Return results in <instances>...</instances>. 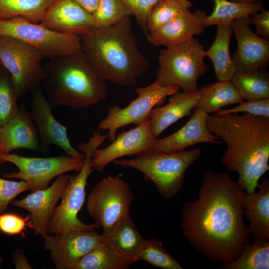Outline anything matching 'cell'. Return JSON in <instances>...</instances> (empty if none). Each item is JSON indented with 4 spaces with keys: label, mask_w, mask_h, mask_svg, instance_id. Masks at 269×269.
Wrapping results in <instances>:
<instances>
[{
    "label": "cell",
    "mask_w": 269,
    "mask_h": 269,
    "mask_svg": "<svg viewBox=\"0 0 269 269\" xmlns=\"http://www.w3.org/2000/svg\"><path fill=\"white\" fill-rule=\"evenodd\" d=\"M244 190L226 171H206L198 197L181 209L180 227L192 248L206 258L231 263L251 237L243 219Z\"/></svg>",
    "instance_id": "obj_1"
},
{
    "label": "cell",
    "mask_w": 269,
    "mask_h": 269,
    "mask_svg": "<svg viewBox=\"0 0 269 269\" xmlns=\"http://www.w3.org/2000/svg\"><path fill=\"white\" fill-rule=\"evenodd\" d=\"M206 125L227 144L222 164L238 173L237 182L246 192H256L260 178L269 169V118L247 113L210 114Z\"/></svg>",
    "instance_id": "obj_2"
},
{
    "label": "cell",
    "mask_w": 269,
    "mask_h": 269,
    "mask_svg": "<svg viewBox=\"0 0 269 269\" xmlns=\"http://www.w3.org/2000/svg\"><path fill=\"white\" fill-rule=\"evenodd\" d=\"M80 37L86 58L105 81L135 86L149 68L137 46L130 16L108 27H93Z\"/></svg>",
    "instance_id": "obj_3"
},
{
    "label": "cell",
    "mask_w": 269,
    "mask_h": 269,
    "mask_svg": "<svg viewBox=\"0 0 269 269\" xmlns=\"http://www.w3.org/2000/svg\"><path fill=\"white\" fill-rule=\"evenodd\" d=\"M40 87L52 108H88L106 99V82L88 62L81 49L51 58L43 66Z\"/></svg>",
    "instance_id": "obj_4"
},
{
    "label": "cell",
    "mask_w": 269,
    "mask_h": 269,
    "mask_svg": "<svg viewBox=\"0 0 269 269\" xmlns=\"http://www.w3.org/2000/svg\"><path fill=\"white\" fill-rule=\"evenodd\" d=\"M201 154V150L198 148L174 152H145L134 158L117 159L113 162L140 171L152 182L161 196L170 199L182 188L186 171Z\"/></svg>",
    "instance_id": "obj_5"
},
{
    "label": "cell",
    "mask_w": 269,
    "mask_h": 269,
    "mask_svg": "<svg viewBox=\"0 0 269 269\" xmlns=\"http://www.w3.org/2000/svg\"><path fill=\"white\" fill-rule=\"evenodd\" d=\"M108 138L107 134L94 132L87 142L78 146L85 158L81 170L70 176L60 199L48 223L47 234H56L72 231L95 230L99 227L95 223L87 224L77 217L85 199V188L92 167V157L94 151Z\"/></svg>",
    "instance_id": "obj_6"
},
{
    "label": "cell",
    "mask_w": 269,
    "mask_h": 269,
    "mask_svg": "<svg viewBox=\"0 0 269 269\" xmlns=\"http://www.w3.org/2000/svg\"><path fill=\"white\" fill-rule=\"evenodd\" d=\"M204 46L193 38L159 51L156 80L164 87H176L183 92L198 89V79L207 71Z\"/></svg>",
    "instance_id": "obj_7"
},
{
    "label": "cell",
    "mask_w": 269,
    "mask_h": 269,
    "mask_svg": "<svg viewBox=\"0 0 269 269\" xmlns=\"http://www.w3.org/2000/svg\"><path fill=\"white\" fill-rule=\"evenodd\" d=\"M0 35L17 39L51 58L71 55L82 49L80 36L58 33L40 23L21 18L0 19Z\"/></svg>",
    "instance_id": "obj_8"
},
{
    "label": "cell",
    "mask_w": 269,
    "mask_h": 269,
    "mask_svg": "<svg viewBox=\"0 0 269 269\" xmlns=\"http://www.w3.org/2000/svg\"><path fill=\"white\" fill-rule=\"evenodd\" d=\"M44 57L40 51L17 39L0 35V60L11 75L18 97L40 85L44 75L41 62Z\"/></svg>",
    "instance_id": "obj_9"
},
{
    "label": "cell",
    "mask_w": 269,
    "mask_h": 269,
    "mask_svg": "<svg viewBox=\"0 0 269 269\" xmlns=\"http://www.w3.org/2000/svg\"><path fill=\"white\" fill-rule=\"evenodd\" d=\"M133 194L129 183L118 177L101 179L90 192L87 209L94 223L103 230L130 214Z\"/></svg>",
    "instance_id": "obj_10"
},
{
    "label": "cell",
    "mask_w": 269,
    "mask_h": 269,
    "mask_svg": "<svg viewBox=\"0 0 269 269\" xmlns=\"http://www.w3.org/2000/svg\"><path fill=\"white\" fill-rule=\"evenodd\" d=\"M176 87H164L155 80L151 84L135 89L137 97L125 107L115 105L110 107L106 117L98 126L100 131H108V139L113 141L118 130L130 124L138 125L146 121L152 109L177 92Z\"/></svg>",
    "instance_id": "obj_11"
},
{
    "label": "cell",
    "mask_w": 269,
    "mask_h": 269,
    "mask_svg": "<svg viewBox=\"0 0 269 269\" xmlns=\"http://www.w3.org/2000/svg\"><path fill=\"white\" fill-rule=\"evenodd\" d=\"M5 162L14 164L18 171L4 174L3 177L26 182L32 192L47 188L53 178L62 174L71 171H79L84 163V161L68 155L32 157L13 153H0V163Z\"/></svg>",
    "instance_id": "obj_12"
},
{
    "label": "cell",
    "mask_w": 269,
    "mask_h": 269,
    "mask_svg": "<svg viewBox=\"0 0 269 269\" xmlns=\"http://www.w3.org/2000/svg\"><path fill=\"white\" fill-rule=\"evenodd\" d=\"M30 112L39 134L41 150H45L54 144L65 152L67 155L84 161L85 155L71 145L68 137L67 128L54 118L52 107L40 85L31 92Z\"/></svg>",
    "instance_id": "obj_13"
},
{
    "label": "cell",
    "mask_w": 269,
    "mask_h": 269,
    "mask_svg": "<svg viewBox=\"0 0 269 269\" xmlns=\"http://www.w3.org/2000/svg\"><path fill=\"white\" fill-rule=\"evenodd\" d=\"M43 239L44 248L57 269H72L81 258L102 243L101 235L95 230L47 234Z\"/></svg>",
    "instance_id": "obj_14"
},
{
    "label": "cell",
    "mask_w": 269,
    "mask_h": 269,
    "mask_svg": "<svg viewBox=\"0 0 269 269\" xmlns=\"http://www.w3.org/2000/svg\"><path fill=\"white\" fill-rule=\"evenodd\" d=\"M156 139L148 119L134 128L122 131L107 147L97 148L92 157L93 169L102 172L115 159L148 151L153 147Z\"/></svg>",
    "instance_id": "obj_15"
},
{
    "label": "cell",
    "mask_w": 269,
    "mask_h": 269,
    "mask_svg": "<svg viewBox=\"0 0 269 269\" xmlns=\"http://www.w3.org/2000/svg\"><path fill=\"white\" fill-rule=\"evenodd\" d=\"M250 16L231 22L237 42V51L231 55L236 71L266 69L269 62V40L254 33L250 28Z\"/></svg>",
    "instance_id": "obj_16"
},
{
    "label": "cell",
    "mask_w": 269,
    "mask_h": 269,
    "mask_svg": "<svg viewBox=\"0 0 269 269\" xmlns=\"http://www.w3.org/2000/svg\"><path fill=\"white\" fill-rule=\"evenodd\" d=\"M70 176L66 173L62 174L50 187L33 191L23 199L11 202L12 205L29 212L31 228L36 236L43 238L47 235L49 221Z\"/></svg>",
    "instance_id": "obj_17"
},
{
    "label": "cell",
    "mask_w": 269,
    "mask_h": 269,
    "mask_svg": "<svg viewBox=\"0 0 269 269\" xmlns=\"http://www.w3.org/2000/svg\"><path fill=\"white\" fill-rule=\"evenodd\" d=\"M206 12L187 10L146 34L147 41L155 47L171 46L187 41L202 34L206 26Z\"/></svg>",
    "instance_id": "obj_18"
},
{
    "label": "cell",
    "mask_w": 269,
    "mask_h": 269,
    "mask_svg": "<svg viewBox=\"0 0 269 269\" xmlns=\"http://www.w3.org/2000/svg\"><path fill=\"white\" fill-rule=\"evenodd\" d=\"M208 114L196 107L191 119L181 128L165 137L155 140L152 148L147 152H174L184 150L200 143L222 144V141L208 130L206 120Z\"/></svg>",
    "instance_id": "obj_19"
},
{
    "label": "cell",
    "mask_w": 269,
    "mask_h": 269,
    "mask_svg": "<svg viewBox=\"0 0 269 269\" xmlns=\"http://www.w3.org/2000/svg\"><path fill=\"white\" fill-rule=\"evenodd\" d=\"M40 23L58 33L78 36L94 27L92 14L73 0H56Z\"/></svg>",
    "instance_id": "obj_20"
},
{
    "label": "cell",
    "mask_w": 269,
    "mask_h": 269,
    "mask_svg": "<svg viewBox=\"0 0 269 269\" xmlns=\"http://www.w3.org/2000/svg\"><path fill=\"white\" fill-rule=\"evenodd\" d=\"M1 153L26 148L41 150L39 134L30 112L23 104L19 107L18 112L6 123L0 127Z\"/></svg>",
    "instance_id": "obj_21"
},
{
    "label": "cell",
    "mask_w": 269,
    "mask_h": 269,
    "mask_svg": "<svg viewBox=\"0 0 269 269\" xmlns=\"http://www.w3.org/2000/svg\"><path fill=\"white\" fill-rule=\"evenodd\" d=\"M201 97L199 89L191 92H179L170 96L167 104L153 108L149 116L153 135L155 138L167 128L186 116H190Z\"/></svg>",
    "instance_id": "obj_22"
},
{
    "label": "cell",
    "mask_w": 269,
    "mask_h": 269,
    "mask_svg": "<svg viewBox=\"0 0 269 269\" xmlns=\"http://www.w3.org/2000/svg\"><path fill=\"white\" fill-rule=\"evenodd\" d=\"M257 188L259 190L253 193L244 191V215L254 240L269 239V180L264 179Z\"/></svg>",
    "instance_id": "obj_23"
},
{
    "label": "cell",
    "mask_w": 269,
    "mask_h": 269,
    "mask_svg": "<svg viewBox=\"0 0 269 269\" xmlns=\"http://www.w3.org/2000/svg\"><path fill=\"white\" fill-rule=\"evenodd\" d=\"M102 243L122 255L138 261V253L145 239L137 230L130 215L103 230Z\"/></svg>",
    "instance_id": "obj_24"
},
{
    "label": "cell",
    "mask_w": 269,
    "mask_h": 269,
    "mask_svg": "<svg viewBox=\"0 0 269 269\" xmlns=\"http://www.w3.org/2000/svg\"><path fill=\"white\" fill-rule=\"evenodd\" d=\"M232 33L231 22L217 25L213 43L205 51V56L211 61L216 78L219 81H230L236 72L229 50Z\"/></svg>",
    "instance_id": "obj_25"
},
{
    "label": "cell",
    "mask_w": 269,
    "mask_h": 269,
    "mask_svg": "<svg viewBox=\"0 0 269 269\" xmlns=\"http://www.w3.org/2000/svg\"><path fill=\"white\" fill-rule=\"evenodd\" d=\"M201 97L197 107L207 114L216 113L223 107L244 101L231 81L205 85L199 89Z\"/></svg>",
    "instance_id": "obj_26"
},
{
    "label": "cell",
    "mask_w": 269,
    "mask_h": 269,
    "mask_svg": "<svg viewBox=\"0 0 269 269\" xmlns=\"http://www.w3.org/2000/svg\"><path fill=\"white\" fill-rule=\"evenodd\" d=\"M230 81L244 100L269 98V75L266 69L236 71Z\"/></svg>",
    "instance_id": "obj_27"
},
{
    "label": "cell",
    "mask_w": 269,
    "mask_h": 269,
    "mask_svg": "<svg viewBox=\"0 0 269 269\" xmlns=\"http://www.w3.org/2000/svg\"><path fill=\"white\" fill-rule=\"evenodd\" d=\"M135 262L102 243L81 258L72 269H127Z\"/></svg>",
    "instance_id": "obj_28"
},
{
    "label": "cell",
    "mask_w": 269,
    "mask_h": 269,
    "mask_svg": "<svg viewBox=\"0 0 269 269\" xmlns=\"http://www.w3.org/2000/svg\"><path fill=\"white\" fill-rule=\"evenodd\" d=\"M56 0H0V19L21 18L40 22Z\"/></svg>",
    "instance_id": "obj_29"
},
{
    "label": "cell",
    "mask_w": 269,
    "mask_h": 269,
    "mask_svg": "<svg viewBox=\"0 0 269 269\" xmlns=\"http://www.w3.org/2000/svg\"><path fill=\"white\" fill-rule=\"evenodd\" d=\"M214 6L212 12L205 20L207 27L231 22L234 20L250 16L260 11L264 6L261 1L243 3L230 0H213Z\"/></svg>",
    "instance_id": "obj_30"
},
{
    "label": "cell",
    "mask_w": 269,
    "mask_h": 269,
    "mask_svg": "<svg viewBox=\"0 0 269 269\" xmlns=\"http://www.w3.org/2000/svg\"><path fill=\"white\" fill-rule=\"evenodd\" d=\"M222 269H269V239L254 240L247 243L241 254L234 262L221 264Z\"/></svg>",
    "instance_id": "obj_31"
},
{
    "label": "cell",
    "mask_w": 269,
    "mask_h": 269,
    "mask_svg": "<svg viewBox=\"0 0 269 269\" xmlns=\"http://www.w3.org/2000/svg\"><path fill=\"white\" fill-rule=\"evenodd\" d=\"M138 261H143L162 269H184L156 238L145 239L138 253Z\"/></svg>",
    "instance_id": "obj_32"
},
{
    "label": "cell",
    "mask_w": 269,
    "mask_h": 269,
    "mask_svg": "<svg viewBox=\"0 0 269 269\" xmlns=\"http://www.w3.org/2000/svg\"><path fill=\"white\" fill-rule=\"evenodd\" d=\"M193 6L189 0H160L151 9L147 18V31L152 32Z\"/></svg>",
    "instance_id": "obj_33"
},
{
    "label": "cell",
    "mask_w": 269,
    "mask_h": 269,
    "mask_svg": "<svg viewBox=\"0 0 269 269\" xmlns=\"http://www.w3.org/2000/svg\"><path fill=\"white\" fill-rule=\"evenodd\" d=\"M133 15L122 0H101L92 14L94 27L106 28Z\"/></svg>",
    "instance_id": "obj_34"
},
{
    "label": "cell",
    "mask_w": 269,
    "mask_h": 269,
    "mask_svg": "<svg viewBox=\"0 0 269 269\" xmlns=\"http://www.w3.org/2000/svg\"><path fill=\"white\" fill-rule=\"evenodd\" d=\"M18 96L8 71L0 65V127L10 120L18 111Z\"/></svg>",
    "instance_id": "obj_35"
},
{
    "label": "cell",
    "mask_w": 269,
    "mask_h": 269,
    "mask_svg": "<svg viewBox=\"0 0 269 269\" xmlns=\"http://www.w3.org/2000/svg\"><path fill=\"white\" fill-rule=\"evenodd\" d=\"M244 113L255 116L269 118V98L253 101H243L237 107L221 109L216 115Z\"/></svg>",
    "instance_id": "obj_36"
},
{
    "label": "cell",
    "mask_w": 269,
    "mask_h": 269,
    "mask_svg": "<svg viewBox=\"0 0 269 269\" xmlns=\"http://www.w3.org/2000/svg\"><path fill=\"white\" fill-rule=\"evenodd\" d=\"M25 181H14L0 178V214L3 213L9 203L22 192L30 190Z\"/></svg>",
    "instance_id": "obj_37"
},
{
    "label": "cell",
    "mask_w": 269,
    "mask_h": 269,
    "mask_svg": "<svg viewBox=\"0 0 269 269\" xmlns=\"http://www.w3.org/2000/svg\"><path fill=\"white\" fill-rule=\"evenodd\" d=\"M134 15L140 28L146 34L148 14L160 0H122Z\"/></svg>",
    "instance_id": "obj_38"
},
{
    "label": "cell",
    "mask_w": 269,
    "mask_h": 269,
    "mask_svg": "<svg viewBox=\"0 0 269 269\" xmlns=\"http://www.w3.org/2000/svg\"><path fill=\"white\" fill-rule=\"evenodd\" d=\"M29 217L25 219L12 213L0 214V230L10 235H17L22 233L26 225H29L31 228Z\"/></svg>",
    "instance_id": "obj_39"
},
{
    "label": "cell",
    "mask_w": 269,
    "mask_h": 269,
    "mask_svg": "<svg viewBox=\"0 0 269 269\" xmlns=\"http://www.w3.org/2000/svg\"><path fill=\"white\" fill-rule=\"evenodd\" d=\"M251 24L256 27V34L269 39V11L264 7L260 11L250 16Z\"/></svg>",
    "instance_id": "obj_40"
},
{
    "label": "cell",
    "mask_w": 269,
    "mask_h": 269,
    "mask_svg": "<svg viewBox=\"0 0 269 269\" xmlns=\"http://www.w3.org/2000/svg\"><path fill=\"white\" fill-rule=\"evenodd\" d=\"M13 263L16 269H32L24 252L19 249L14 250L12 254Z\"/></svg>",
    "instance_id": "obj_41"
},
{
    "label": "cell",
    "mask_w": 269,
    "mask_h": 269,
    "mask_svg": "<svg viewBox=\"0 0 269 269\" xmlns=\"http://www.w3.org/2000/svg\"><path fill=\"white\" fill-rule=\"evenodd\" d=\"M92 14L97 9L101 0H73Z\"/></svg>",
    "instance_id": "obj_42"
},
{
    "label": "cell",
    "mask_w": 269,
    "mask_h": 269,
    "mask_svg": "<svg viewBox=\"0 0 269 269\" xmlns=\"http://www.w3.org/2000/svg\"><path fill=\"white\" fill-rule=\"evenodd\" d=\"M230 0L235 1V2H238L249 3V2H253L258 1H260L261 0Z\"/></svg>",
    "instance_id": "obj_43"
},
{
    "label": "cell",
    "mask_w": 269,
    "mask_h": 269,
    "mask_svg": "<svg viewBox=\"0 0 269 269\" xmlns=\"http://www.w3.org/2000/svg\"><path fill=\"white\" fill-rule=\"evenodd\" d=\"M3 261V258L0 255V265Z\"/></svg>",
    "instance_id": "obj_44"
},
{
    "label": "cell",
    "mask_w": 269,
    "mask_h": 269,
    "mask_svg": "<svg viewBox=\"0 0 269 269\" xmlns=\"http://www.w3.org/2000/svg\"><path fill=\"white\" fill-rule=\"evenodd\" d=\"M1 152H2V148H1V144L0 143V153H1Z\"/></svg>",
    "instance_id": "obj_45"
},
{
    "label": "cell",
    "mask_w": 269,
    "mask_h": 269,
    "mask_svg": "<svg viewBox=\"0 0 269 269\" xmlns=\"http://www.w3.org/2000/svg\"><path fill=\"white\" fill-rule=\"evenodd\" d=\"M1 65V61L0 60V65Z\"/></svg>",
    "instance_id": "obj_46"
}]
</instances>
